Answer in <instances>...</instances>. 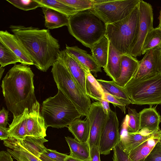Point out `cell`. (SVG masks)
I'll return each mask as SVG.
<instances>
[{"label": "cell", "mask_w": 161, "mask_h": 161, "mask_svg": "<svg viewBox=\"0 0 161 161\" xmlns=\"http://www.w3.org/2000/svg\"><path fill=\"white\" fill-rule=\"evenodd\" d=\"M9 28L38 69L46 72L52 66L57 59L60 46L49 30L14 25Z\"/></svg>", "instance_id": "cell-1"}, {"label": "cell", "mask_w": 161, "mask_h": 161, "mask_svg": "<svg viewBox=\"0 0 161 161\" xmlns=\"http://www.w3.org/2000/svg\"><path fill=\"white\" fill-rule=\"evenodd\" d=\"M34 74L31 68L22 64H15L3 79L1 87L8 109L14 117L29 111L37 100L34 91Z\"/></svg>", "instance_id": "cell-2"}, {"label": "cell", "mask_w": 161, "mask_h": 161, "mask_svg": "<svg viewBox=\"0 0 161 161\" xmlns=\"http://www.w3.org/2000/svg\"><path fill=\"white\" fill-rule=\"evenodd\" d=\"M106 25L92 10L78 12L69 17V33L83 45L91 49L105 36Z\"/></svg>", "instance_id": "cell-3"}, {"label": "cell", "mask_w": 161, "mask_h": 161, "mask_svg": "<svg viewBox=\"0 0 161 161\" xmlns=\"http://www.w3.org/2000/svg\"><path fill=\"white\" fill-rule=\"evenodd\" d=\"M41 114L47 127H68L81 116L72 102L60 90L53 97L43 101Z\"/></svg>", "instance_id": "cell-4"}, {"label": "cell", "mask_w": 161, "mask_h": 161, "mask_svg": "<svg viewBox=\"0 0 161 161\" xmlns=\"http://www.w3.org/2000/svg\"><path fill=\"white\" fill-rule=\"evenodd\" d=\"M51 72L58 89L72 102L82 116H86L92 104L90 98L80 88L67 67L58 58L52 65Z\"/></svg>", "instance_id": "cell-5"}, {"label": "cell", "mask_w": 161, "mask_h": 161, "mask_svg": "<svg viewBox=\"0 0 161 161\" xmlns=\"http://www.w3.org/2000/svg\"><path fill=\"white\" fill-rule=\"evenodd\" d=\"M139 19L138 4L124 19L106 25L105 36L120 54H130Z\"/></svg>", "instance_id": "cell-6"}, {"label": "cell", "mask_w": 161, "mask_h": 161, "mask_svg": "<svg viewBox=\"0 0 161 161\" xmlns=\"http://www.w3.org/2000/svg\"><path fill=\"white\" fill-rule=\"evenodd\" d=\"M123 88L131 104H161V73L141 79H131Z\"/></svg>", "instance_id": "cell-7"}, {"label": "cell", "mask_w": 161, "mask_h": 161, "mask_svg": "<svg viewBox=\"0 0 161 161\" xmlns=\"http://www.w3.org/2000/svg\"><path fill=\"white\" fill-rule=\"evenodd\" d=\"M3 144L17 161H39L40 155L47 148L44 143L48 140L44 137L27 136L23 139L9 137L4 140Z\"/></svg>", "instance_id": "cell-8"}, {"label": "cell", "mask_w": 161, "mask_h": 161, "mask_svg": "<svg viewBox=\"0 0 161 161\" xmlns=\"http://www.w3.org/2000/svg\"><path fill=\"white\" fill-rule=\"evenodd\" d=\"M140 0H93L91 10L106 25L128 16Z\"/></svg>", "instance_id": "cell-9"}, {"label": "cell", "mask_w": 161, "mask_h": 161, "mask_svg": "<svg viewBox=\"0 0 161 161\" xmlns=\"http://www.w3.org/2000/svg\"><path fill=\"white\" fill-rule=\"evenodd\" d=\"M138 8L139 19L137 29L130 51V54L135 58L142 55V49L145 37L147 33L154 28L152 5L140 0Z\"/></svg>", "instance_id": "cell-10"}, {"label": "cell", "mask_w": 161, "mask_h": 161, "mask_svg": "<svg viewBox=\"0 0 161 161\" xmlns=\"http://www.w3.org/2000/svg\"><path fill=\"white\" fill-rule=\"evenodd\" d=\"M119 124L116 113L111 110L107 115V120L101 135L99 144L100 154H109L119 143L120 137Z\"/></svg>", "instance_id": "cell-11"}, {"label": "cell", "mask_w": 161, "mask_h": 161, "mask_svg": "<svg viewBox=\"0 0 161 161\" xmlns=\"http://www.w3.org/2000/svg\"><path fill=\"white\" fill-rule=\"evenodd\" d=\"M86 117L89 120L90 127L88 141L89 148L99 146L101 133L105 124L107 115L104 113L101 103L97 101L92 103Z\"/></svg>", "instance_id": "cell-12"}, {"label": "cell", "mask_w": 161, "mask_h": 161, "mask_svg": "<svg viewBox=\"0 0 161 161\" xmlns=\"http://www.w3.org/2000/svg\"><path fill=\"white\" fill-rule=\"evenodd\" d=\"M160 73H161V47L158 46L145 53L131 79H141Z\"/></svg>", "instance_id": "cell-13"}, {"label": "cell", "mask_w": 161, "mask_h": 161, "mask_svg": "<svg viewBox=\"0 0 161 161\" xmlns=\"http://www.w3.org/2000/svg\"><path fill=\"white\" fill-rule=\"evenodd\" d=\"M58 58L63 62L80 88L87 95L86 89V75L87 72L89 70L74 57L69 53L65 49L60 51Z\"/></svg>", "instance_id": "cell-14"}, {"label": "cell", "mask_w": 161, "mask_h": 161, "mask_svg": "<svg viewBox=\"0 0 161 161\" xmlns=\"http://www.w3.org/2000/svg\"><path fill=\"white\" fill-rule=\"evenodd\" d=\"M40 108V105L37 101L29 111L26 122L27 136L44 138L47 136V127Z\"/></svg>", "instance_id": "cell-15"}, {"label": "cell", "mask_w": 161, "mask_h": 161, "mask_svg": "<svg viewBox=\"0 0 161 161\" xmlns=\"http://www.w3.org/2000/svg\"><path fill=\"white\" fill-rule=\"evenodd\" d=\"M0 42L20 59L21 64L27 66L34 65L33 61L14 35L7 31H0Z\"/></svg>", "instance_id": "cell-16"}, {"label": "cell", "mask_w": 161, "mask_h": 161, "mask_svg": "<svg viewBox=\"0 0 161 161\" xmlns=\"http://www.w3.org/2000/svg\"><path fill=\"white\" fill-rule=\"evenodd\" d=\"M161 130L154 133H143L138 132L130 133L127 132L120 136L119 144L123 150L129 154L137 146L149 138L157 136Z\"/></svg>", "instance_id": "cell-17"}, {"label": "cell", "mask_w": 161, "mask_h": 161, "mask_svg": "<svg viewBox=\"0 0 161 161\" xmlns=\"http://www.w3.org/2000/svg\"><path fill=\"white\" fill-rule=\"evenodd\" d=\"M140 129L139 131H146L147 133L158 131L159 124L161 122V116L155 108L150 107L143 109L139 113Z\"/></svg>", "instance_id": "cell-18"}, {"label": "cell", "mask_w": 161, "mask_h": 161, "mask_svg": "<svg viewBox=\"0 0 161 161\" xmlns=\"http://www.w3.org/2000/svg\"><path fill=\"white\" fill-rule=\"evenodd\" d=\"M139 62L136 58L130 54L121 55L120 75L116 80L114 81L115 83L124 87L135 74Z\"/></svg>", "instance_id": "cell-19"}, {"label": "cell", "mask_w": 161, "mask_h": 161, "mask_svg": "<svg viewBox=\"0 0 161 161\" xmlns=\"http://www.w3.org/2000/svg\"><path fill=\"white\" fill-rule=\"evenodd\" d=\"M65 49L69 53L74 57L91 72L95 74L102 72L101 67L97 63L92 55L88 54L85 50L76 46L69 47L67 45Z\"/></svg>", "instance_id": "cell-20"}, {"label": "cell", "mask_w": 161, "mask_h": 161, "mask_svg": "<svg viewBox=\"0 0 161 161\" xmlns=\"http://www.w3.org/2000/svg\"><path fill=\"white\" fill-rule=\"evenodd\" d=\"M121 57V55L116 50L109 42L108 59L103 70L107 75L114 81H115L120 76Z\"/></svg>", "instance_id": "cell-21"}, {"label": "cell", "mask_w": 161, "mask_h": 161, "mask_svg": "<svg viewBox=\"0 0 161 161\" xmlns=\"http://www.w3.org/2000/svg\"><path fill=\"white\" fill-rule=\"evenodd\" d=\"M29 111L26 108L20 115L14 117L11 124L8 128L9 137L23 139L27 136L26 122Z\"/></svg>", "instance_id": "cell-22"}, {"label": "cell", "mask_w": 161, "mask_h": 161, "mask_svg": "<svg viewBox=\"0 0 161 161\" xmlns=\"http://www.w3.org/2000/svg\"><path fill=\"white\" fill-rule=\"evenodd\" d=\"M42 8L44 16L45 27L48 29H53L67 26L69 16L52 8Z\"/></svg>", "instance_id": "cell-23"}, {"label": "cell", "mask_w": 161, "mask_h": 161, "mask_svg": "<svg viewBox=\"0 0 161 161\" xmlns=\"http://www.w3.org/2000/svg\"><path fill=\"white\" fill-rule=\"evenodd\" d=\"M67 127L76 140L81 143L88 142L90 127L88 119L86 120L76 119Z\"/></svg>", "instance_id": "cell-24"}, {"label": "cell", "mask_w": 161, "mask_h": 161, "mask_svg": "<svg viewBox=\"0 0 161 161\" xmlns=\"http://www.w3.org/2000/svg\"><path fill=\"white\" fill-rule=\"evenodd\" d=\"M161 134L147 139L136 147L129 154L131 161H144L156 143L159 142Z\"/></svg>", "instance_id": "cell-25"}, {"label": "cell", "mask_w": 161, "mask_h": 161, "mask_svg": "<svg viewBox=\"0 0 161 161\" xmlns=\"http://www.w3.org/2000/svg\"><path fill=\"white\" fill-rule=\"evenodd\" d=\"M109 41L105 36L92 47V56L98 64L103 68L108 58Z\"/></svg>", "instance_id": "cell-26"}, {"label": "cell", "mask_w": 161, "mask_h": 161, "mask_svg": "<svg viewBox=\"0 0 161 161\" xmlns=\"http://www.w3.org/2000/svg\"><path fill=\"white\" fill-rule=\"evenodd\" d=\"M70 150L69 156L83 160H91L88 142H80L70 137H65Z\"/></svg>", "instance_id": "cell-27"}, {"label": "cell", "mask_w": 161, "mask_h": 161, "mask_svg": "<svg viewBox=\"0 0 161 161\" xmlns=\"http://www.w3.org/2000/svg\"><path fill=\"white\" fill-rule=\"evenodd\" d=\"M104 92L107 93L122 100L126 106L131 104L129 97L123 87L112 81L97 79Z\"/></svg>", "instance_id": "cell-28"}, {"label": "cell", "mask_w": 161, "mask_h": 161, "mask_svg": "<svg viewBox=\"0 0 161 161\" xmlns=\"http://www.w3.org/2000/svg\"><path fill=\"white\" fill-rule=\"evenodd\" d=\"M86 89L87 95L90 98L99 102L103 99V90L90 70L86 73Z\"/></svg>", "instance_id": "cell-29"}, {"label": "cell", "mask_w": 161, "mask_h": 161, "mask_svg": "<svg viewBox=\"0 0 161 161\" xmlns=\"http://www.w3.org/2000/svg\"><path fill=\"white\" fill-rule=\"evenodd\" d=\"M36 1L41 4L42 6V7H45L52 8L68 16L78 12L74 8L60 2L58 0H36Z\"/></svg>", "instance_id": "cell-30"}, {"label": "cell", "mask_w": 161, "mask_h": 161, "mask_svg": "<svg viewBox=\"0 0 161 161\" xmlns=\"http://www.w3.org/2000/svg\"><path fill=\"white\" fill-rule=\"evenodd\" d=\"M161 42V29L158 27L153 28L147 34L142 49V55L150 49L158 46Z\"/></svg>", "instance_id": "cell-31"}, {"label": "cell", "mask_w": 161, "mask_h": 161, "mask_svg": "<svg viewBox=\"0 0 161 161\" xmlns=\"http://www.w3.org/2000/svg\"><path fill=\"white\" fill-rule=\"evenodd\" d=\"M21 63L20 59L9 49L0 42V64L3 67L11 64Z\"/></svg>", "instance_id": "cell-32"}, {"label": "cell", "mask_w": 161, "mask_h": 161, "mask_svg": "<svg viewBox=\"0 0 161 161\" xmlns=\"http://www.w3.org/2000/svg\"><path fill=\"white\" fill-rule=\"evenodd\" d=\"M128 120L126 122L127 132L135 133L140 129V119L139 113L134 109L128 108Z\"/></svg>", "instance_id": "cell-33"}, {"label": "cell", "mask_w": 161, "mask_h": 161, "mask_svg": "<svg viewBox=\"0 0 161 161\" xmlns=\"http://www.w3.org/2000/svg\"><path fill=\"white\" fill-rule=\"evenodd\" d=\"M75 8L77 11L91 9L93 5V0H58Z\"/></svg>", "instance_id": "cell-34"}, {"label": "cell", "mask_w": 161, "mask_h": 161, "mask_svg": "<svg viewBox=\"0 0 161 161\" xmlns=\"http://www.w3.org/2000/svg\"><path fill=\"white\" fill-rule=\"evenodd\" d=\"M14 7L24 11L35 9L42 6L36 0H6Z\"/></svg>", "instance_id": "cell-35"}, {"label": "cell", "mask_w": 161, "mask_h": 161, "mask_svg": "<svg viewBox=\"0 0 161 161\" xmlns=\"http://www.w3.org/2000/svg\"><path fill=\"white\" fill-rule=\"evenodd\" d=\"M68 155L56 150L47 148L40 156L41 161H65Z\"/></svg>", "instance_id": "cell-36"}, {"label": "cell", "mask_w": 161, "mask_h": 161, "mask_svg": "<svg viewBox=\"0 0 161 161\" xmlns=\"http://www.w3.org/2000/svg\"><path fill=\"white\" fill-rule=\"evenodd\" d=\"M103 99L112 103L115 107H118L123 112L125 113L126 106L121 99L105 92L104 93Z\"/></svg>", "instance_id": "cell-37"}, {"label": "cell", "mask_w": 161, "mask_h": 161, "mask_svg": "<svg viewBox=\"0 0 161 161\" xmlns=\"http://www.w3.org/2000/svg\"><path fill=\"white\" fill-rule=\"evenodd\" d=\"M113 161H131L128 154L124 152L119 143L113 149Z\"/></svg>", "instance_id": "cell-38"}, {"label": "cell", "mask_w": 161, "mask_h": 161, "mask_svg": "<svg viewBox=\"0 0 161 161\" xmlns=\"http://www.w3.org/2000/svg\"><path fill=\"white\" fill-rule=\"evenodd\" d=\"M144 161H161V145L158 142Z\"/></svg>", "instance_id": "cell-39"}, {"label": "cell", "mask_w": 161, "mask_h": 161, "mask_svg": "<svg viewBox=\"0 0 161 161\" xmlns=\"http://www.w3.org/2000/svg\"><path fill=\"white\" fill-rule=\"evenodd\" d=\"M91 161H101L99 146H94L90 148Z\"/></svg>", "instance_id": "cell-40"}, {"label": "cell", "mask_w": 161, "mask_h": 161, "mask_svg": "<svg viewBox=\"0 0 161 161\" xmlns=\"http://www.w3.org/2000/svg\"><path fill=\"white\" fill-rule=\"evenodd\" d=\"M8 111L4 107L0 111V126L5 128L8 124Z\"/></svg>", "instance_id": "cell-41"}, {"label": "cell", "mask_w": 161, "mask_h": 161, "mask_svg": "<svg viewBox=\"0 0 161 161\" xmlns=\"http://www.w3.org/2000/svg\"><path fill=\"white\" fill-rule=\"evenodd\" d=\"M9 138L8 128H4L0 126V139L1 140H5Z\"/></svg>", "instance_id": "cell-42"}, {"label": "cell", "mask_w": 161, "mask_h": 161, "mask_svg": "<svg viewBox=\"0 0 161 161\" xmlns=\"http://www.w3.org/2000/svg\"><path fill=\"white\" fill-rule=\"evenodd\" d=\"M103 108L104 113L108 115L111 110L109 105V103L107 101L103 99L99 102Z\"/></svg>", "instance_id": "cell-43"}, {"label": "cell", "mask_w": 161, "mask_h": 161, "mask_svg": "<svg viewBox=\"0 0 161 161\" xmlns=\"http://www.w3.org/2000/svg\"><path fill=\"white\" fill-rule=\"evenodd\" d=\"M65 161H91V160H81L72 157L69 155L66 157Z\"/></svg>", "instance_id": "cell-44"}, {"label": "cell", "mask_w": 161, "mask_h": 161, "mask_svg": "<svg viewBox=\"0 0 161 161\" xmlns=\"http://www.w3.org/2000/svg\"><path fill=\"white\" fill-rule=\"evenodd\" d=\"M4 68L0 66V79H1L4 70Z\"/></svg>", "instance_id": "cell-45"}, {"label": "cell", "mask_w": 161, "mask_h": 161, "mask_svg": "<svg viewBox=\"0 0 161 161\" xmlns=\"http://www.w3.org/2000/svg\"><path fill=\"white\" fill-rule=\"evenodd\" d=\"M159 13V15L158 17V19L159 20V25L158 27L159 28L161 29V9L160 10Z\"/></svg>", "instance_id": "cell-46"}, {"label": "cell", "mask_w": 161, "mask_h": 161, "mask_svg": "<svg viewBox=\"0 0 161 161\" xmlns=\"http://www.w3.org/2000/svg\"><path fill=\"white\" fill-rule=\"evenodd\" d=\"M158 142L161 145V134H160V137H159V142Z\"/></svg>", "instance_id": "cell-47"}, {"label": "cell", "mask_w": 161, "mask_h": 161, "mask_svg": "<svg viewBox=\"0 0 161 161\" xmlns=\"http://www.w3.org/2000/svg\"><path fill=\"white\" fill-rule=\"evenodd\" d=\"M158 46L159 47H161V42L159 44V45H158Z\"/></svg>", "instance_id": "cell-48"}, {"label": "cell", "mask_w": 161, "mask_h": 161, "mask_svg": "<svg viewBox=\"0 0 161 161\" xmlns=\"http://www.w3.org/2000/svg\"><path fill=\"white\" fill-rule=\"evenodd\" d=\"M39 161H41L39 159Z\"/></svg>", "instance_id": "cell-49"}]
</instances>
